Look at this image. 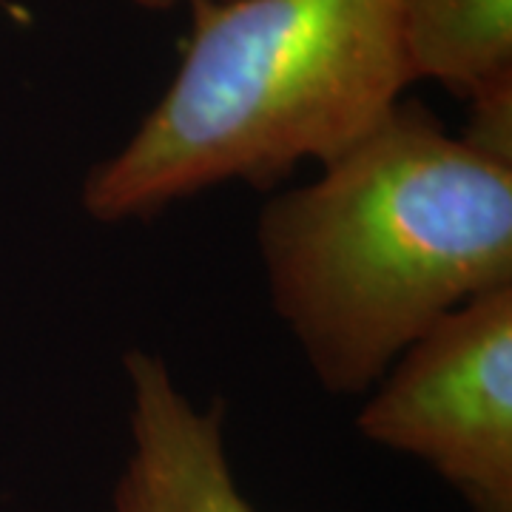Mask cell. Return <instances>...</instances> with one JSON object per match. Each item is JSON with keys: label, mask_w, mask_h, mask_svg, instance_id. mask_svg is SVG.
Returning <instances> with one entry per match:
<instances>
[{"label": "cell", "mask_w": 512, "mask_h": 512, "mask_svg": "<svg viewBox=\"0 0 512 512\" xmlns=\"http://www.w3.org/2000/svg\"><path fill=\"white\" fill-rule=\"evenodd\" d=\"M367 393V441L424 461L473 512H512V285L441 316Z\"/></svg>", "instance_id": "3957f363"}, {"label": "cell", "mask_w": 512, "mask_h": 512, "mask_svg": "<svg viewBox=\"0 0 512 512\" xmlns=\"http://www.w3.org/2000/svg\"><path fill=\"white\" fill-rule=\"evenodd\" d=\"M256 245L313 379L359 396L441 316L512 285V168L402 97L319 180L262 208Z\"/></svg>", "instance_id": "6da1fadb"}, {"label": "cell", "mask_w": 512, "mask_h": 512, "mask_svg": "<svg viewBox=\"0 0 512 512\" xmlns=\"http://www.w3.org/2000/svg\"><path fill=\"white\" fill-rule=\"evenodd\" d=\"M183 60L89 171L97 222L148 220L225 183L274 188L365 140L413 83L404 0H197Z\"/></svg>", "instance_id": "7a4b0ae2"}, {"label": "cell", "mask_w": 512, "mask_h": 512, "mask_svg": "<svg viewBox=\"0 0 512 512\" xmlns=\"http://www.w3.org/2000/svg\"><path fill=\"white\" fill-rule=\"evenodd\" d=\"M467 103L470 114L458 134L461 143L493 163L512 168V74L478 89Z\"/></svg>", "instance_id": "8992f818"}, {"label": "cell", "mask_w": 512, "mask_h": 512, "mask_svg": "<svg viewBox=\"0 0 512 512\" xmlns=\"http://www.w3.org/2000/svg\"><path fill=\"white\" fill-rule=\"evenodd\" d=\"M134 6H140V9H146V12H171V9H177V6H191V3H197V0H131Z\"/></svg>", "instance_id": "52a82bcc"}, {"label": "cell", "mask_w": 512, "mask_h": 512, "mask_svg": "<svg viewBox=\"0 0 512 512\" xmlns=\"http://www.w3.org/2000/svg\"><path fill=\"white\" fill-rule=\"evenodd\" d=\"M0 6H6V0H0Z\"/></svg>", "instance_id": "ba28073f"}, {"label": "cell", "mask_w": 512, "mask_h": 512, "mask_svg": "<svg viewBox=\"0 0 512 512\" xmlns=\"http://www.w3.org/2000/svg\"><path fill=\"white\" fill-rule=\"evenodd\" d=\"M123 370L131 450L114 512H254L228 464L220 404L197 407L148 350H128Z\"/></svg>", "instance_id": "277c9868"}, {"label": "cell", "mask_w": 512, "mask_h": 512, "mask_svg": "<svg viewBox=\"0 0 512 512\" xmlns=\"http://www.w3.org/2000/svg\"><path fill=\"white\" fill-rule=\"evenodd\" d=\"M404 52L413 83L470 100L512 74V0H404Z\"/></svg>", "instance_id": "5b68a950"}]
</instances>
